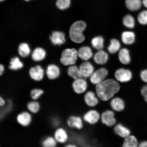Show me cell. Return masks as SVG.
Masks as SVG:
<instances>
[{
    "label": "cell",
    "instance_id": "1",
    "mask_svg": "<svg viewBox=\"0 0 147 147\" xmlns=\"http://www.w3.org/2000/svg\"><path fill=\"white\" fill-rule=\"evenodd\" d=\"M119 83L113 79L105 80L97 84L96 93L100 100L103 102L110 101L120 90Z\"/></svg>",
    "mask_w": 147,
    "mask_h": 147
},
{
    "label": "cell",
    "instance_id": "2",
    "mask_svg": "<svg viewBox=\"0 0 147 147\" xmlns=\"http://www.w3.org/2000/svg\"><path fill=\"white\" fill-rule=\"evenodd\" d=\"M86 27V24L84 21H78L74 23L69 30V37L71 41L77 43L83 42L85 40V37L83 32Z\"/></svg>",
    "mask_w": 147,
    "mask_h": 147
},
{
    "label": "cell",
    "instance_id": "3",
    "mask_svg": "<svg viewBox=\"0 0 147 147\" xmlns=\"http://www.w3.org/2000/svg\"><path fill=\"white\" fill-rule=\"evenodd\" d=\"M78 57V51L76 49H66L61 53L60 61L64 65H74L76 62Z\"/></svg>",
    "mask_w": 147,
    "mask_h": 147
},
{
    "label": "cell",
    "instance_id": "4",
    "mask_svg": "<svg viewBox=\"0 0 147 147\" xmlns=\"http://www.w3.org/2000/svg\"><path fill=\"white\" fill-rule=\"evenodd\" d=\"M115 111L112 109L104 111L101 114L100 121L102 123L108 127L114 126L117 123Z\"/></svg>",
    "mask_w": 147,
    "mask_h": 147
},
{
    "label": "cell",
    "instance_id": "5",
    "mask_svg": "<svg viewBox=\"0 0 147 147\" xmlns=\"http://www.w3.org/2000/svg\"><path fill=\"white\" fill-rule=\"evenodd\" d=\"M101 115L97 110L90 109L84 113L82 119L84 122L90 125L96 124L100 120Z\"/></svg>",
    "mask_w": 147,
    "mask_h": 147
},
{
    "label": "cell",
    "instance_id": "6",
    "mask_svg": "<svg viewBox=\"0 0 147 147\" xmlns=\"http://www.w3.org/2000/svg\"><path fill=\"white\" fill-rule=\"evenodd\" d=\"M32 114L28 111H24L18 113L16 117V121L20 125L24 127L30 126L32 121Z\"/></svg>",
    "mask_w": 147,
    "mask_h": 147
},
{
    "label": "cell",
    "instance_id": "7",
    "mask_svg": "<svg viewBox=\"0 0 147 147\" xmlns=\"http://www.w3.org/2000/svg\"><path fill=\"white\" fill-rule=\"evenodd\" d=\"M53 137L57 142L60 144H66L69 139V134L67 130L61 127L55 129Z\"/></svg>",
    "mask_w": 147,
    "mask_h": 147
},
{
    "label": "cell",
    "instance_id": "8",
    "mask_svg": "<svg viewBox=\"0 0 147 147\" xmlns=\"http://www.w3.org/2000/svg\"><path fill=\"white\" fill-rule=\"evenodd\" d=\"M67 124L69 128L81 130L84 127L83 119L79 116L71 115L68 117Z\"/></svg>",
    "mask_w": 147,
    "mask_h": 147
},
{
    "label": "cell",
    "instance_id": "9",
    "mask_svg": "<svg viewBox=\"0 0 147 147\" xmlns=\"http://www.w3.org/2000/svg\"><path fill=\"white\" fill-rule=\"evenodd\" d=\"M108 75L107 70L102 68L93 72L90 76V80L92 84L96 85L105 80Z\"/></svg>",
    "mask_w": 147,
    "mask_h": 147
},
{
    "label": "cell",
    "instance_id": "10",
    "mask_svg": "<svg viewBox=\"0 0 147 147\" xmlns=\"http://www.w3.org/2000/svg\"><path fill=\"white\" fill-rule=\"evenodd\" d=\"M100 99L95 93L92 91H89L85 93L84 97V103L88 107L93 108L99 103Z\"/></svg>",
    "mask_w": 147,
    "mask_h": 147
},
{
    "label": "cell",
    "instance_id": "11",
    "mask_svg": "<svg viewBox=\"0 0 147 147\" xmlns=\"http://www.w3.org/2000/svg\"><path fill=\"white\" fill-rule=\"evenodd\" d=\"M113 131L116 135L124 139L131 135L129 129L121 123L115 125L113 127Z\"/></svg>",
    "mask_w": 147,
    "mask_h": 147
},
{
    "label": "cell",
    "instance_id": "12",
    "mask_svg": "<svg viewBox=\"0 0 147 147\" xmlns=\"http://www.w3.org/2000/svg\"><path fill=\"white\" fill-rule=\"evenodd\" d=\"M110 106L112 110L117 113L123 111L126 107L124 100L119 97H114L112 98L110 100Z\"/></svg>",
    "mask_w": 147,
    "mask_h": 147
},
{
    "label": "cell",
    "instance_id": "13",
    "mask_svg": "<svg viewBox=\"0 0 147 147\" xmlns=\"http://www.w3.org/2000/svg\"><path fill=\"white\" fill-rule=\"evenodd\" d=\"M87 87V83L85 79L80 78L75 80L72 84L74 91L78 94L85 92Z\"/></svg>",
    "mask_w": 147,
    "mask_h": 147
},
{
    "label": "cell",
    "instance_id": "14",
    "mask_svg": "<svg viewBox=\"0 0 147 147\" xmlns=\"http://www.w3.org/2000/svg\"><path fill=\"white\" fill-rule=\"evenodd\" d=\"M115 76L117 80L121 82H127L131 80L132 74L129 70L120 69L116 71Z\"/></svg>",
    "mask_w": 147,
    "mask_h": 147
},
{
    "label": "cell",
    "instance_id": "15",
    "mask_svg": "<svg viewBox=\"0 0 147 147\" xmlns=\"http://www.w3.org/2000/svg\"><path fill=\"white\" fill-rule=\"evenodd\" d=\"M49 38L53 45H61L65 43V34L62 32L54 31L52 33Z\"/></svg>",
    "mask_w": 147,
    "mask_h": 147
},
{
    "label": "cell",
    "instance_id": "16",
    "mask_svg": "<svg viewBox=\"0 0 147 147\" xmlns=\"http://www.w3.org/2000/svg\"><path fill=\"white\" fill-rule=\"evenodd\" d=\"M44 73V70L39 65L31 67L29 71L31 78L36 81H40L42 80L43 78Z\"/></svg>",
    "mask_w": 147,
    "mask_h": 147
},
{
    "label": "cell",
    "instance_id": "17",
    "mask_svg": "<svg viewBox=\"0 0 147 147\" xmlns=\"http://www.w3.org/2000/svg\"><path fill=\"white\" fill-rule=\"evenodd\" d=\"M80 70L84 78L90 77L94 71V67L89 62H84L80 65Z\"/></svg>",
    "mask_w": 147,
    "mask_h": 147
},
{
    "label": "cell",
    "instance_id": "18",
    "mask_svg": "<svg viewBox=\"0 0 147 147\" xmlns=\"http://www.w3.org/2000/svg\"><path fill=\"white\" fill-rule=\"evenodd\" d=\"M78 56L82 59L87 61L93 56V53L90 48L87 46L82 47L78 51Z\"/></svg>",
    "mask_w": 147,
    "mask_h": 147
},
{
    "label": "cell",
    "instance_id": "19",
    "mask_svg": "<svg viewBox=\"0 0 147 147\" xmlns=\"http://www.w3.org/2000/svg\"><path fill=\"white\" fill-rule=\"evenodd\" d=\"M47 75L50 80H53L57 78L60 74L59 68L54 64H51L48 66L47 70Z\"/></svg>",
    "mask_w": 147,
    "mask_h": 147
},
{
    "label": "cell",
    "instance_id": "20",
    "mask_svg": "<svg viewBox=\"0 0 147 147\" xmlns=\"http://www.w3.org/2000/svg\"><path fill=\"white\" fill-rule=\"evenodd\" d=\"M108 59V56L105 51H98L94 56V60L96 63L104 64L106 63Z\"/></svg>",
    "mask_w": 147,
    "mask_h": 147
},
{
    "label": "cell",
    "instance_id": "21",
    "mask_svg": "<svg viewBox=\"0 0 147 147\" xmlns=\"http://www.w3.org/2000/svg\"><path fill=\"white\" fill-rule=\"evenodd\" d=\"M139 143L137 138L131 135L124 139L122 147H138Z\"/></svg>",
    "mask_w": 147,
    "mask_h": 147
},
{
    "label": "cell",
    "instance_id": "22",
    "mask_svg": "<svg viewBox=\"0 0 147 147\" xmlns=\"http://www.w3.org/2000/svg\"><path fill=\"white\" fill-rule=\"evenodd\" d=\"M125 4L129 10L135 11L141 8L142 1V0H126Z\"/></svg>",
    "mask_w": 147,
    "mask_h": 147
},
{
    "label": "cell",
    "instance_id": "23",
    "mask_svg": "<svg viewBox=\"0 0 147 147\" xmlns=\"http://www.w3.org/2000/svg\"><path fill=\"white\" fill-rule=\"evenodd\" d=\"M41 105L37 100H32L27 103L26 107L28 111L32 114H37L41 109Z\"/></svg>",
    "mask_w": 147,
    "mask_h": 147
},
{
    "label": "cell",
    "instance_id": "24",
    "mask_svg": "<svg viewBox=\"0 0 147 147\" xmlns=\"http://www.w3.org/2000/svg\"><path fill=\"white\" fill-rule=\"evenodd\" d=\"M68 74L75 80L80 78H84L80 72V68L75 65H71L68 68L67 70Z\"/></svg>",
    "mask_w": 147,
    "mask_h": 147
},
{
    "label": "cell",
    "instance_id": "25",
    "mask_svg": "<svg viewBox=\"0 0 147 147\" xmlns=\"http://www.w3.org/2000/svg\"><path fill=\"white\" fill-rule=\"evenodd\" d=\"M120 61L124 64H128L131 61L129 51L128 49L123 48L121 49L119 54Z\"/></svg>",
    "mask_w": 147,
    "mask_h": 147
},
{
    "label": "cell",
    "instance_id": "26",
    "mask_svg": "<svg viewBox=\"0 0 147 147\" xmlns=\"http://www.w3.org/2000/svg\"><path fill=\"white\" fill-rule=\"evenodd\" d=\"M46 53L43 49L37 47L35 49L32 53V59L34 61H40L44 59L45 57Z\"/></svg>",
    "mask_w": 147,
    "mask_h": 147
},
{
    "label": "cell",
    "instance_id": "27",
    "mask_svg": "<svg viewBox=\"0 0 147 147\" xmlns=\"http://www.w3.org/2000/svg\"><path fill=\"white\" fill-rule=\"evenodd\" d=\"M122 40L123 42L126 45H131L135 41V35L132 32H125L122 34Z\"/></svg>",
    "mask_w": 147,
    "mask_h": 147
},
{
    "label": "cell",
    "instance_id": "28",
    "mask_svg": "<svg viewBox=\"0 0 147 147\" xmlns=\"http://www.w3.org/2000/svg\"><path fill=\"white\" fill-rule=\"evenodd\" d=\"M58 143L53 136H49L42 140L41 145L42 147H57Z\"/></svg>",
    "mask_w": 147,
    "mask_h": 147
},
{
    "label": "cell",
    "instance_id": "29",
    "mask_svg": "<svg viewBox=\"0 0 147 147\" xmlns=\"http://www.w3.org/2000/svg\"><path fill=\"white\" fill-rule=\"evenodd\" d=\"M91 44L92 47L97 50H102L104 46V38L100 36L95 37L92 39Z\"/></svg>",
    "mask_w": 147,
    "mask_h": 147
},
{
    "label": "cell",
    "instance_id": "30",
    "mask_svg": "<svg viewBox=\"0 0 147 147\" xmlns=\"http://www.w3.org/2000/svg\"><path fill=\"white\" fill-rule=\"evenodd\" d=\"M30 49L29 46L26 43H22L18 47V53L20 56L23 58L26 57L30 54Z\"/></svg>",
    "mask_w": 147,
    "mask_h": 147
},
{
    "label": "cell",
    "instance_id": "31",
    "mask_svg": "<svg viewBox=\"0 0 147 147\" xmlns=\"http://www.w3.org/2000/svg\"><path fill=\"white\" fill-rule=\"evenodd\" d=\"M120 47V43L118 40L113 38L110 41V45L108 47V50L111 54H114L119 50Z\"/></svg>",
    "mask_w": 147,
    "mask_h": 147
},
{
    "label": "cell",
    "instance_id": "32",
    "mask_svg": "<svg viewBox=\"0 0 147 147\" xmlns=\"http://www.w3.org/2000/svg\"><path fill=\"white\" fill-rule=\"evenodd\" d=\"M123 22L125 26L129 28H133L135 26V19L133 16L130 14L126 15L123 19Z\"/></svg>",
    "mask_w": 147,
    "mask_h": 147
},
{
    "label": "cell",
    "instance_id": "33",
    "mask_svg": "<svg viewBox=\"0 0 147 147\" xmlns=\"http://www.w3.org/2000/svg\"><path fill=\"white\" fill-rule=\"evenodd\" d=\"M23 67V64L20 61L19 58L18 57H15L11 59L10 62L9 68L12 70H16L22 68Z\"/></svg>",
    "mask_w": 147,
    "mask_h": 147
},
{
    "label": "cell",
    "instance_id": "34",
    "mask_svg": "<svg viewBox=\"0 0 147 147\" xmlns=\"http://www.w3.org/2000/svg\"><path fill=\"white\" fill-rule=\"evenodd\" d=\"M71 3V0H57L56 2V5L60 10H64L69 8Z\"/></svg>",
    "mask_w": 147,
    "mask_h": 147
},
{
    "label": "cell",
    "instance_id": "35",
    "mask_svg": "<svg viewBox=\"0 0 147 147\" xmlns=\"http://www.w3.org/2000/svg\"><path fill=\"white\" fill-rule=\"evenodd\" d=\"M44 93L43 90L41 89H33L30 92L31 98L33 100H37L43 95Z\"/></svg>",
    "mask_w": 147,
    "mask_h": 147
},
{
    "label": "cell",
    "instance_id": "36",
    "mask_svg": "<svg viewBox=\"0 0 147 147\" xmlns=\"http://www.w3.org/2000/svg\"><path fill=\"white\" fill-rule=\"evenodd\" d=\"M138 20L139 22L142 25L147 24V10L142 11L138 14Z\"/></svg>",
    "mask_w": 147,
    "mask_h": 147
},
{
    "label": "cell",
    "instance_id": "37",
    "mask_svg": "<svg viewBox=\"0 0 147 147\" xmlns=\"http://www.w3.org/2000/svg\"><path fill=\"white\" fill-rule=\"evenodd\" d=\"M51 125L53 127L56 128L59 127L60 124V119L57 117H53L51 119Z\"/></svg>",
    "mask_w": 147,
    "mask_h": 147
},
{
    "label": "cell",
    "instance_id": "38",
    "mask_svg": "<svg viewBox=\"0 0 147 147\" xmlns=\"http://www.w3.org/2000/svg\"><path fill=\"white\" fill-rule=\"evenodd\" d=\"M140 92L145 102L147 103V85L143 86L141 88Z\"/></svg>",
    "mask_w": 147,
    "mask_h": 147
},
{
    "label": "cell",
    "instance_id": "39",
    "mask_svg": "<svg viewBox=\"0 0 147 147\" xmlns=\"http://www.w3.org/2000/svg\"><path fill=\"white\" fill-rule=\"evenodd\" d=\"M140 77L143 82L147 83V69L141 71Z\"/></svg>",
    "mask_w": 147,
    "mask_h": 147
},
{
    "label": "cell",
    "instance_id": "40",
    "mask_svg": "<svg viewBox=\"0 0 147 147\" xmlns=\"http://www.w3.org/2000/svg\"><path fill=\"white\" fill-rule=\"evenodd\" d=\"M6 101L3 97L1 96L0 97V106L1 107H3L6 105Z\"/></svg>",
    "mask_w": 147,
    "mask_h": 147
},
{
    "label": "cell",
    "instance_id": "41",
    "mask_svg": "<svg viewBox=\"0 0 147 147\" xmlns=\"http://www.w3.org/2000/svg\"><path fill=\"white\" fill-rule=\"evenodd\" d=\"M138 147H147V140H143L140 142Z\"/></svg>",
    "mask_w": 147,
    "mask_h": 147
},
{
    "label": "cell",
    "instance_id": "42",
    "mask_svg": "<svg viewBox=\"0 0 147 147\" xmlns=\"http://www.w3.org/2000/svg\"><path fill=\"white\" fill-rule=\"evenodd\" d=\"M63 147H78V146L74 143H70L66 144Z\"/></svg>",
    "mask_w": 147,
    "mask_h": 147
},
{
    "label": "cell",
    "instance_id": "43",
    "mask_svg": "<svg viewBox=\"0 0 147 147\" xmlns=\"http://www.w3.org/2000/svg\"><path fill=\"white\" fill-rule=\"evenodd\" d=\"M4 70V67L2 64H1L0 65V75H1L3 74V71Z\"/></svg>",
    "mask_w": 147,
    "mask_h": 147
},
{
    "label": "cell",
    "instance_id": "44",
    "mask_svg": "<svg viewBox=\"0 0 147 147\" xmlns=\"http://www.w3.org/2000/svg\"><path fill=\"white\" fill-rule=\"evenodd\" d=\"M142 4L147 8V0H142Z\"/></svg>",
    "mask_w": 147,
    "mask_h": 147
},
{
    "label": "cell",
    "instance_id": "45",
    "mask_svg": "<svg viewBox=\"0 0 147 147\" xmlns=\"http://www.w3.org/2000/svg\"><path fill=\"white\" fill-rule=\"evenodd\" d=\"M24 1H30V0H24Z\"/></svg>",
    "mask_w": 147,
    "mask_h": 147
},
{
    "label": "cell",
    "instance_id": "46",
    "mask_svg": "<svg viewBox=\"0 0 147 147\" xmlns=\"http://www.w3.org/2000/svg\"><path fill=\"white\" fill-rule=\"evenodd\" d=\"M1 1H4V0H0Z\"/></svg>",
    "mask_w": 147,
    "mask_h": 147
}]
</instances>
